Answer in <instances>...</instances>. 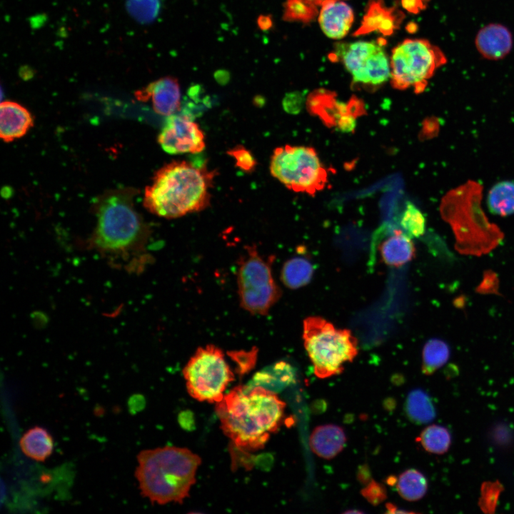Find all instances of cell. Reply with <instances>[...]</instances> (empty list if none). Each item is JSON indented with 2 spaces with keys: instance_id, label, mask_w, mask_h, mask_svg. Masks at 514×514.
<instances>
[{
  "instance_id": "cell-1",
  "label": "cell",
  "mask_w": 514,
  "mask_h": 514,
  "mask_svg": "<svg viewBox=\"0 0 514 514\" xmlns=\"http://www.w3.org/2000/svg\"><path fill=\"white\" fill-rule=\"evenodd\" d=\"M286 404L263 387L237 386L216 403L221 427L235 445L258 449L280 428Z\"/></svg>"
},
{
  "instance_id": "cell-2",
  "label": "cell",
  "mask_w": 514,
  "mask_h": 514,
  "mask_svg": "<svg viewBox=\"0 0 514 514\" xmlns=\"http://www.w3.org/2000/svg\"><path fill=\"white\" fill-rule=\"evenodd\" d=\"M213 178L206 166L172 161L155 173L145 188L143 205L153 214L170 219L201 211L209 205Z\"/></svg>"
},
{
  "instance_id": "cell-3",
  "label": "cell",
  "mask_w": 514,
  "mask_h": 514,
  "mask_svg": "<svg viewBox=\"0 0 514 514\" xmlns=\"http://www.w3.org/2000/svg\"><path fill=\"white\" fill-rule=\"evenodd\" d=\"M135 476L142 495L151 503H182L196 481L200 457L190 450L164 446L141 451Z\"/></svg>"
},
{
  "instance_id": "cell-4",
  "label": "cell",
  "mask_w": 514,
  "mask_h": 514,
  "mask_svg": "<svg viewBox=\"0 0 514 514\" xmlns=\"http://www.w3.org/2000/svg\"><path fill=\"white\" fill-rule=\"evenodd\" d=\"M146 228L134 208L131 191H115L97 206V225L93 242L104 251L120 252L143 243Z\"/></svg>"
},
{
  "instance_id": "cell-5",
  "label": "cell",
  "mask_w": 514,
  "mask_h": 514,
  "mask_svg": "<svg viewBox=\"0 0 514 514\" xmlns=\"http://www.w3.org/2000/svg\"><path fill=\"white\" fill-rule=\"evenodd\" d=\"M303 340L314 374L319 378L341 373L345 364L358 353V341L350 330L336 328L320 316L303 320Z\"/></svg>"
},
{
  "instance_id": "cell-6",
  "label": "cell",
  "mask_w": 514,
  "mask_h": 514,
  "mask_svg": "<svg viewBox=\"0 0 514 514\" xmlns=\"http://www.w3.org/2000/svg\"><path fill=\"white\" fill-rule=\"evenodd\" d=\"M275 257H263L256 246H246L237 262L236 281L241 307L252 315L266 316L282 291L272 274Z\"/></svg>"
},
{
  "instance_id": "cell-7",
  "label": "cell",
  "mask_w": 514,
  "mask_h": 514,
  "mask_svg": "<svg viewBox=\"0 0 514 514\" xmlns=\"http://www.w3.org/2000/svg\"><path fill=\"white\" fill-rule=\"evenodd\" d=\"M446 62L444 53L429 41L406 39L391 51L390 83L397 89L413 87L415 91H422L428 80Z\"/></svg>"
},
{
  "instance_id": "cell-8",
  "label": "cell",
  "mask_w": 514,
  "mask_h": 514,
  "mask_svg": "<svg viewBox=\"0 0 514 514\" xmlns=\"http://www.w3.org/2000/svg\"><path fill=\"white\" fill-rule=\"evenodd\" d=\"M271 175L295 192L313 194L327 181V172L316 151L305 146L276 148L271 157Z\"/></svg>"
},
{
  "instance_id": "cell-9",
  "label": "cell",
  "mask_w": 514,
  "mask_h": 514,
  "mask_svg": "<svg viewBox=\"0 0 514 514\" xmlns=\"http://www.w3.org/2000/svg\"><path fill=\"white\" fill-rule=\"evenodd\" d=\"M189 395L199 401L218 403L234 375L223 351L212 344L198 348L183 369Z\"/></svg>"
},
{
  "instance_id": "cell-10",
  "label": "cell",
  "mask_w": 514,
  "mask_h": 514,
  "mask_svg": "<svg viewBox=\"0 0 514 514\" xmlns=\"http://www.w3.org/2000/svg\"><path fill=\"white\" fill-rule=\"evenodd\" d=\"M356 83L379 86L390 79V63L383 44L374 41L338 42L331 54Z\"/></svg>"
},
{
  "instance_id": "cell-11",
  "label": "cell",
  "mask_w": 514,
  "mask_h": 514,
  "mask_svg": "<svg viewBox=\"0 0 514 514\" xmlns=\"http://www.w3.org/2000/svg\"><path fill=\"white\" fill-rule=\"evenodd\" d=\"M158 141L170 154L198 153L206 146L205 136L199 126L183 114L168 116Z\"/></svg>"
},
{
  "instance_id": "cell-12",
  "label": "cell",
  "mask_w": 514,
  "mask_h": 514,
  "mask_svg": "<svg viewBox=\"0 0 514 514\" xmlns=\"http://www.w3.org/2000/svg\"><path fill=\"white\" fill-rule=\"evenodd\" d=\"M137 99L151 100L154 111L169 116L181 106V89L178 80L171 76L158 79L136 93Z\"/></svg>"
},
{
  "instance_id": "cell-13",
  "label": "cell",
  "mask_w": 514,
  "mask_h": 514,
  "mask_svg": "<svg viewBox=\"0 0 514 514\" xmlns=\"http://www.w3.org/2000/svg\"><path fill=\"white\" fill-rule=\"evenodd\" d=\"M478 53L485 59L498 61L504 59L513 47V36L504 25L488 24L481 28L475 38Z\"/></svg>"
},
{
  "instance_id": "cell-14",
  "label": "cell",
  "mask_w": 514,
  "mask_h": 514,
  "mask_svg": "<svg viewBox=\"0 0 514 514\" xmlns=\"http://www.w3.org/2000/svg\"><path fill=\"white\" fill-rule=\"evenodd\" d=\"M355 16L352 8L343 1H332L321 6L318 24L321 31L328 38L340 40L350 31Z\"/></svg>"
},
{
  "instance_id": "cell-15",
  "label": "cell",
  "mask_w": 514,
  "mask_h": 514,
  "mask_svg": "<svg viewBox=\"0 0 514 514\" xmlns=\"http://www.w3.org/2000/svg\"><path fill=\"white\" fill-rule=\"evenodd\" d=\"M30 112L21 104L11 101L0 106V136L4 142H11L24 136L33 126Z\"/></svg>"
},
{
  "instance_id": "cell-16",
  "label": "cell",
  "mask_w": 514,
  "mask_h": 514,
  "mask_svg": "<svg viewBox=\"0 0 514 514\" xmlns=\"http://www.w3.org/2000/svg\"><path fill=\"white\" fill-rule=\"evenodd\" d=\"M346 442L343 429L335 424L316 427L312 431L309 445L312 451L324 459H331L342 451Z\"/></svg>"
},
{
  "instance_id": "cell-17",
  "label": "cell",
  "mask_w": 514,
  "mask_h": 514,
  "mask_svg": "<svg viewBox=\"0 0 514 514\" xmlns=\"http://www.w3.org/2000/svg\"><path fill=\"white\" fill-rule=\"evenodd\" d=\"M379 252L384 263L398 268L415 258V247L411 238L399 231L381 243Z\"/></svg>"
},
{
  "instance_id": "cell-18",
  "label": "cell",
  "mask_w": 514,
  "mask_h": 514,
  "mask_svg": "<svg viewBox=\"0 0 514 514\" xmlns=\"http://www.w3.org/2000/svg\"><path fill=\"white\" fill-rule=\"evenodd\" d=\"M21 451L36 461H44L52 453L54 439L48 430L40 426L29 429L19 440Z\"/></svg>"
},
{
  "instance_id": "cell-19",
  "label": "cell",
  "mask_w": 514,
  "mask_h": 514,
  "mask_svg": "<svg viewBox=\"0 0 514 514\" xmlns=\"http://www.w3.org/2000/svg\"><path fill=\"white\" fill-rule=\"evenodd\" d=\"M313 272V265L308 257L296 256L283 265L281 280L287 288L297 289L310 283Z\"/></svg>"
},
{
  "instance_id": "cell-20",
  "label": "cell",
  "mask_w": 514,
  "mask_h": 514,
  "mask_svg": "<svg viewBox=\"0 0 514 514\" xmlns=\"http://www.w3.org/2000/svg\"><path fill=\"white\" fill-rule=\"evenodd\" d=\"M493 214L507 216L514 213V181H503L492 186L486 198Z\"/></svg>"
},
{
  "instance_id": "cell-21",
  "label": "cell",
  "mask_w": 514,
  "mask_h": 514,
  "mask_svg": "<svg viewBox=\"0 0 514 514\" xmlns=\"http://www.w3.org/2000/svg\"><path fill=\"white\" fill-rule=\"evenodd\" d=\"M405 413L416 424H426L435 418V409L429 395L421 389L411 390L405 400Z\"/></svg>"
},
{
  "instance_id": "cell-22",
  "label": "cell",
  "mask_w": 514,
  "mask_h": 514,
  "mask_svg": "<svg viewBox=\"0 0 514 514\" xmlns=\"http://www.w3.org/2000/svg\"><path fill=\"white\" fill-rule=\"evenodd\" d=\"M450 354V347L445 341L437 338L429 339L423 348V373L433 374L448 362Z\"/></svg>"
},
{
  "instance_id": "cell-23",
  "label": "cell",
  "mask_w": 514,
  "mask_h": 514,
  "mask_svg": "<svg viewBox=\"0 0 514 514\" xmlns=\"http://www.w3.org/2000/svg\"><path fill=\"white\" fill-rule=\"evenodd\" d=\"M399 495L408 501L421 499L428 490V481L425 475L416 469H408L402 473L396 482Z\"/></svg>"
},
{
  "instance_id": "cell-24",
  "label": "cell",
  "mask_w": 514,
  "mask_h": 514,
  "mask_svg": "<svg viewBox=\"0 0 514 514\" xmlns=\"http://www.w3.org/2000/svg\"><path fill=\"white\" fill-rule=\"evenodd\" d=\"M296 371L293 366L285 361H279L263 371L258 372L254 377L256 383H263L275 389L283 388L293 383Z\"/></svg>"
},
{
  "instance_id": "cell-25",
  "label": "cell",
  "mask_w": 514,
  "mask_h": 514,
  "mask_svg": "<svg viewBox=\"0 0 514 514\" xmlns=\"http://www.w3.org/2000/svg\"><path fill=\"white\" fill-rule=\"evenodd\" d=\"M418 441L427 452L440 455L448 450L451 444V435L445 427L432 424L422 430Z\"/></svg>"
},
{
  "instance_id": "cell-26",
  "label": "cell",
  "mask_w": 514,
  "mask_h": 514,
  "mask_svg": "<svg viewBox=\"0 0 514 514\" xmlns=\"http://www.w3.org/2000/svg\"><path fill=\"white\" fill-rule=\"evenodd\" d=\"M425 224L423 213L413 203L408 201L400 217L402 231L410 238H418L424 234Z\"/></svg>"
},
{
  "instance_id": "cell-27",
  "label": "cell",
  "mask_w": 514,
  "mask_h": 514,
  "mask_svg": "<svg viewBox=\"0 0 514 514\" xmlns=\"http://www.w3.org/2000/svg\"><path fill=\"white\" fill-rule=\"evenodd\" d=\"M161 0H127L126 9L137 21L149 23L158 16Z\"/></svg>"
},
{
  "instance_id": "cell-28",
  "label": "cell",
  "mask_w": 514,
  "mask_h": 514,
  "mask_svg": "<svg viewBox=\"0 0 514 514\" xmlns=\"http://www.w3.org/2000/svg\"><path fill=\"white\" fill-rule=\"evenodd\" d=\"M317 6L305 0H286L283 18L286 21L308 22L317 14Z\"/></svg>"
},
{
  "instance_id": "cell-29",
  "label": "cell",
  "mask_w": 514,
  "mask_h": 514,
  "mask_svg": "<svg viewBox=\"0 0 514 514\" xmlns=\"http://www.w3.org/2000/svg\"><path fill=\"white\" fill-rule=\"evenodd\" d=\"M503 490V485L498 481H485L480 488L478 505L485 513H493L495 511L500 493Z\"/></svg>"
},
{
  "instance_id": "cell-30",
  "label": "cell",
  "mask_w": 514,
  "mask_h": 514,
  "mask_svg": "<svg viewBox=\"0 0 514 514\" xmlns=\"http://www.w3.org/2000/svg\"><path fill=\"white\" fill-rule=\"evenodd\" d=\"M236 160V165L244 171H251L256 166V161L246 148L238 146L228 151Z\"/></svg>"
},
{
  "instance_id": "cell-31",
  "label": "cell",
  "mask_w": 514,
  "mask_h": 514,
  "mask_svg": "<svg viewBox=\"0 0 514 514\" xmlns=\"http://www.w3.org/2000/svg\"><path fill=\"white\" fill-rule=\"evenodd\" d=\"M361 495L372 505H377L382 503L387 497L386 489L381 483L371 480L368 485L363 488Z\"/></svg>"
},
{
  "instance_id": "cell-32",
  "label": "cell",
  "mask_w": 514,
  "mask_h": 514,
  "mask_svg": "<svg viewBox=\"0 0 514 514\" xmlns=\"http://www.w3.org/2000/svg\"><path fill=\"white\" fill-rule=\"evenodd\" d=\"M231 356L238 363L241 373H245L250 370L255 364L256 359V352L253 353V351L233 352V354H231Z\"/></svg>"
},
{
  "instance_id": "cell-33",
  "label": "cell",
  "mask_w": 514,
  "mask_h": 514,
  "mask_svg": "<svg viewBox=\"0 0 514 514\" xmlns=\"http://www.w3.org/2000/svg\"><path fill=\"white\" fill-rule=\"evenodd\" d=\"M258 25L262 30L269 29L272 26L271 19L268 16H261L258 19Z\"/></svg>"
},
{
  "instance_id": "cell-34",
  "label": "cell",
  "mask_w": 514,
  "mask_h": 514,
  "mask_svg": "<svg viewBox=\"0 0 514 514\" xmlns=\"http://www.w3.org/2000/svg\"><path fill=\"white\" fill-rule=\"evenodd\" d=\"M386 513H410L413 512L407 511L405 510H400L399 508L396 507L395 505L388 503L386 505Z\"/></svg>"
},
{
  "instance_id": "cell-35",
  "label": "cell",
  "mask_w": 514,
  "mask_h": 514,
  "mask_svg": "<svg viewBox=\"0 0 514 514\" xmlns=\"http://www.w3.org/2000/svg\"><path fill=\"white\" fill-rule=\"evenodd\" d=\"M306 2L315 6H321L322 4H323L326 2L328 1H343V0H305Z\"/></svg>"
}]
</instances>
